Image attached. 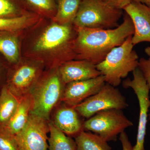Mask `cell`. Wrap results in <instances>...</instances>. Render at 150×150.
I'll use <instances>...</instances> for the list:
<instances>
[{"instance_id": "ba28073f", "label": "cell", "mask_w": 150, "mask_h": 150, "mask_svg": "<svg viewBox=\"0 0 150 150\" xmlns=\"http://www.w3.org/2000/svg\"><path fill=\"white\" fill-rule=\"evenodd\" d=\"M48 121L31 112L24 128L14 136L20 150H48Z\"/></svg>"}, {"instance_id": "6da1fadb", "label": "cell", "mask_w": 150, "mask_h": 150, "mask_svg": "<svg viewBox=\"0 0 150 150\" xmlns=\"http://www.w3.org/2000/svg\"><path fill=\"white\" fill-rule=\"evenodd\" d=\"M74 50L78 58L96 65L102 62L113 48L120 46L134 34L133 22L128 14L118 27L110 29L76 27Z\"/></svg>"}, {"instance_id": "f1b7e54d", "label": "cell", "mask_w": 150, "mask_h": 150, "mask_svg": "<svg viewBox=\"0 0 150 150\" xmlns=\"http://www.w3.org/2000/svg\"><path fill=\"white\" fill-rule=\"evenodd\" d=\"M145 52L149 56V59H150V47H147L145 48Z\"/></svg>"}, {"instance_id": "83f0119b", "label": "cell", "mask_w": 150, "mask_h": 150, "mask_svg": "<svg viewBox=\"0 0 150 150\" xmlns=\"http://www.w3.org/2000/svg\"><path fill=\"white\" fill-rule=\"evenodd\" d=\"M132 1L144 4L150 7V0H132Z\"/></svg>"}, {"instance_id": "603a6c76", "label": "cell", "mask_w": 150, "mask_h": 150, "mask_svg": "<svg viewBox=\"0 0 150 150\" xmlns=\"http://www.w3.org/2000/svg\"><path fill=\"white\" fill-rule=\"evenodd\" d=\"M18 8L14 0H0V17L11 16L17 13Z\"/></svg>"}, {"instance_id": "52a82bcc", "label": "cell", "mask_w": 150, "mask_h": 150, "mask_svg": "<svg viewBox=\"0 0 150 150\" xmlns=\"http://www.w3.org/2000/svg\"><path fill=\"white\" fill-rule=\"evenodd\" d=\"M133 79L123 82L125 88H132L137 95L139 105V116L137 142L133 150H145V137L148 123V112L150 107V88L141 70L137 68L133 72Z\"/></svg>"}, {"instance_id": "2e32d148", "label": "cell", "mask_w": 150, "mask_h": 150, "mask_svg": "<svg viewBox=\"0 0 150 150\" xmlns=\"http://www.w3.org/2000/svg\"><path fill=\"white\" fill-rule=\"evenodd\" d=\"M20 98L13 93L7 86L2 89L0 93V126L4 127L15 112Z\"/></svg>"}, {"instance_id": "9a60e30c", "label": "cell", "mask_w": 150, "mask_h": 150, "mask_svg": "<svg viewBox=\"0 0 150 150\" xmlns=\"http://www.w3.org/2000/svg\"><path fill=\"white\" fill-rule=\"evenodd\" d=\"M33 107V99L30 93L20 98L15 112L4 128L12 135H16L26 125Z\"/></svg>"}, {"instance_id": "ffe728a7", "label": "cell", "mask_w": 150, "mask_h": 150, "mask_svg": "<svg viewBox=\"0 0 150 150\" xmlns=\"http://www.w3.org/2000/svg\"><path fill=\"white\" fill-rule=\"evenodd\" d=\"M0 53L9 62L15 63L19 58L18 44L16 38L12 36H0Z\"/></svg>"}, {"instance_id": "ac0fdd59", "label": "cell", "mask_w": 150, "mask_h": 150, "mask_svg": "<svg viewBox=\"0 0 150 150\" xmlns=\"http://www.w3.org/2000/svg\"><path fill=\"white\" fill-rule=\"evenodd\" d=\"M48 126V150H77L75 141L57 128L54 122L49 120Z\"/></svg>"}, {"instance_id": "7c38bea8", "label": "cell", "mask_w": 150, "mask_h": 150, "mask_svg": "<svg viewBox=\"0 0 150 150\" xmlns=\"http://www.w3.org/2000/svg\"><path fill=\"white\" fill-rule=\"evenodd\" d=\"M72 33L69 25H53L43 33L34 48L37 51H46L68 46L71 41Z\"/></svg>"}, {"instance_id": "44dd1931", "label": "cell", "mask_w": 150, "mask_h": 150, "mask_svg": "<svg viewBox=\"0 0 150 150\" xmlns=\"http://www.w3.org/2000/svg\"><path fill=\"white\" fill-rule=\"evenodd\" d=\"M26 16L6 18L0 17V30H10L21 28L28 21Z\"/></svg>"}, {"instance_id": "30bf717a", "label": "cell", "mask_w": 150, "mask_h": 150, "mask_svg": "<svg viewBox=\"0 0 150 150\" xmlns=\"http://www.w3.org/2000/svg\"><path fill=\"white\" fill-rule=\"evenodd\" d=\"M131 18L134 28V46L143 42L150 43V7L132 1L123 9Z\"/></svg>"}, {"instance_id": "d4e9b609", "label": "cell", "mask_w": 150, "mask_h": 150, "mask_svg": "<svg viewBox=\"0 0 150 150\" xmlns=\"http://www.w3.org/2000/svg\"><path fill=\"white\" fill-rule=\"evenodd\" d=\"M138 68L142 71L150 90V59L141 58L139 60ZM149 119L150 121V113Z\"/></svg>"}, {"instance_id": "4316f807", "label": "cell", "mask_w": 150, "mask_h": 150, "mask_svg": "<svg viewBox=\"0 0 150 150\" xmlns=\"http://www.w3.org/2000/svg\"><path fill=\"white\" fill-rule=\"evenodd\" d=\"M119 139L121 141L123 150H133V146L126 132L123 131L120 134Z\"/></svg>"}, {"instance_id": "3957f363", "label": "cell", "mask_w": 150, "mask_h": 150, "mask_svg": "<svg viewBox=\"0 0 150 150\" xmlns=\"http://www.w3.org/2000/svg\"><path fill=\"white\" fill-rule=\"evenodd\" d=\"M122 10L114 8L102 0H82L74 20L75 27L110 29L118 27Z\"/></svg>"}, {"instance_id": "cb8c5ba5", "label": "cell", "mask_w": 150, "mask_h": 150, "mask_svg": "<svg viewBox=\"0 0 150 150\" xmlns=\"http://www.w3.org/2000/svg\"><path fill=\"white\" fill-rule=\"evenodd\" d=\"M33 7L46 12L53 11L55 9L54 0H25Z\"/></svg>"}, {"instance_id": "e0dca14e", "label": "cell", "mask_w": 150, "mask_h": 150, "mask_svg": "<svg viewBox=\"0 0 150 150\" xmlns=\"http://www.w3.org/2000/svg\"><path fill=\"white\" fill-rule=\"evenodd\" d=\"M77 150H111L108 142L99 135L83 130L75 137Z\"/></svg>"}, {"instance_id": "5bb4252c", "label": "cell", "mask_w": 150, "mask_h": 150, "mask_svg": "<svg viewBox=\"0 0 150 150\" xmlns=\"http://www.w3.org/2000/svg\"><path fill=\"white\" fill-rule=\"evenodd\" d=\"M37 74V68L34 66H22L14 73L7 86L16 96L21 97L32 91Z\"/></svg>"}, {"instance_id": "7a4b0ae2", "label": "cell", "mask_w": 150, "mask_h": 150, "mask_svg": "<svg viewBox=\"0 0 150 150\" xmlns=\"http://www.w3.org/2000/svg\"><path fill=\"white\" fill-rule=\"evenodd\" d=\"M132 36H129L120 46L110 51L102 62L96 65L104 76L106 83L117 87L121 80L138 67L139 56L133 50Z\"/></svg>"}, {"instance_id": "9c48e42d", "label": "cell", "mask_w": 150, "mask_h": 150, "mask_svg": "<svg viewBox=\"0 0 150 150\" xmlns=\"http://www.w3.org/2000/svg\"><path fill=\"white\" fill-rule=\"evenodd\" d=\"M105 83L104 76L66 84L62 100L64 104L74 107L95 94Z\"/></svg>"}, {"instance_id": "8fae6325", "label": "cell", "mask_w": 150, "mask_h": 150, "mask_svg": "<svg viewBox=\"0 0 150 150\" xmlns=\"http://www.w3.org/2000/svg\"><path fill=\"white\" fill-rule=\"evenodd\" d=\"M59 72L65 84L93 79L102 75L97 69L96 65L84 60L65 62L60 67Z\"/></svg>"}, {"instance_id": "484cf974", "label": "cell", "mask_w": 150, "mask_h": 150, "mask_svg": "<svg viewBox=\"0 0 150 150\" xmlns=\"http://www.w3.org/2000/svg\"><path fill=\"white\" fill-rule=\"evenodd\" d=\"M103 2L114 8L123 10L132 0H102Z\"/></svg>"}, {"instance_id": "8992f818", "label": "cell", "mask_w": 150, "mask_h": 150, "mask_svg": "<svg viewBox=\"0 0 150 150\" xmlns=\"http://www.w3.org/2000/svg\"><path fill=\"white\" fill-rule=\"evenodd\" d=\"M128 106L126 98L119 90L105 83L98 92L74 108L81 117L88 119L100 111L113 109L122 110Z\"/></svg>"}, {"instance_id": "d6986e66", "label": "cell", "mask_w": 150, "mask_h": 150, "mask_svg": "<svg viewBox=\"0 0 150 150\" xmlns=\"http://www.w3.org/2000/svg\"><path fill=\"white\" fill-rule=\"evenodd\" d=\"M82 0H59L55 19L63 25L74 22Z\"/></svg>"}, {"instance_id": "277c9868", "label": "cell", "mask_w": 150, "mask_h": 150, "mask_svg": "<svg viewBox=\"0 0 150 150\" xmlns=\"http://www.w3.org/2000/svg\"><path fill=\"white\" fill-rule=\"evenodd\" d=\"M64 85L59 71L35 86L30 92L33 99L31 112L49 120L51 111L62 102Z\"/></svg>"}, {"instance_id": "5b68a950", "label": "cell", "mask_w": 150, "mask_h": 150, "mask_svg": "<svg viewBox=\"0 0 150 150\" xmlns=\"http://www.w3.org/2000/svg\"><path fill=\"white\" fill-rule=\"evenodd\" d=\"M133 123L122 110L109 109L100 111L83 123L84 131L97 134L107 142L115 141L117 137Z\"/></svg>"}, {"instance_id": "7402d4cb", "label": "cell", "mask_w": 150, "mask_h": 150, "mask_svg": "<svg viewBox=\"0 0 150 150\" xmlns=\"http://www.w3.org/2000/svg\"><path fill=\"white\" fill-rule=\"evenodd\" d=\"M0 150H20L14 136L0 126Z\"/></svg>"}, {"instance_id": "4fadbf2b", "label": "cell", "mask_w": 150, "mask_h": 150, "mask_svg": "<svg viewBox=\"0 0 150 150\" xmlns=\"http://www.w3.org/2000/svg\"><path fill=\"white\" fill-rule=\"evenodd\" d=\"M74 107L64 104L57 109L54 123L62 132L69 136H75L84 130L83 123Z\"/></svg>"}]
</instances>
